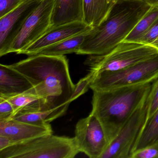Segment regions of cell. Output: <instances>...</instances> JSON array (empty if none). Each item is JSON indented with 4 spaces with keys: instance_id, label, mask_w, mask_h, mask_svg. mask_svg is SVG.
I'll list each match as a JSON object with an SVG mask.
<instances>
[{
    "instance_id": "6da1fadb",
    "label": "cell",
    "mask_w": 158,
    "mask_h": 158,
    "mask_svg": "<svg viewBox=\"0 0 158 158\" xmlns=\"http://www.w3.org/2000/svg\"><path fill=\"white\" fill-rule=\"evenodd\" d=\"M9 65L29 80L34 92L45 100L48 109L71 103L75 85L64 55L36 54Z\"/></svg>"
},
{
    "instance_id": "7a4b0ae2",
    "label": "cell",
    "mask_w": 158,
    "mask_h": 158,
    "mask_svg": "<svg viewBox=\"0 0 158 158\" xmlns=\"http://www.w3.org/2000/svg\"><path fill=\"white\" fill-rule=\"evenodd\" d=\"M151 7L142 0H117L107 20L89 31L76 54L99 56L110 52L124 40Z\"/></svg>"
},
{
    "instance_id": "3957f363",
    "label": "cell",
    "mask_w": 158,
    "mask_h": 158,
    "mask_svg": "<svg viewBox=\"0 0 158 158\" xmlns=\"http://www.w3.org/2000/svg\"><path fill=\"white\" fill-rule=\"evenodd\" d=\"M152 83L105 91H93L92 110L104 129L109 144L147 99Z\"/></svg>"
},
{
    "instance_id": "277c9868",
    "label": "cell",
    "mask_w": 158,
    "mask_h": 158,
    "mask_svg": "<svg viewBox=\"0 0 158 158\" xmlns=\"http://www.w3.org/2000/svg\"><path fill=\"white\" fill-rule=\"evenodd\" d=\"M79 152L74 137L51 134L0 150V158H73Z\"/></svg>"
},
{
    "instance_id": "5b68a950",
    "label": "cell",
    "mask_w": 158,
    "mask_h": 158,
    "mask_svg": "<svg viewBox=\"0 0 158 158\" xmlns=\"http://www.w3.org/2000/svg\"><path fill=\"white\" fill-rule=\"evenodd\" d=\"M157 54L158 48L152 45L122 41L106 54L89 56L85 63L90 67L89 72L94 77L99 73L118 71L148 60Z\"/></svg>"
},
{
    "instance_id": "8992f818",
    "label": "cell",
    "mask_w": 158,
    "mask_h": 158,
    "mask_svg": "<svg viewBox=\"0 0 158 158\" xmlns=\"http://www.w3.org/2000/svg\"><path fill=\"white\" fill-rule=\"evenodd\" d=\"M158 77V54L126 68L96 75L90 85L93 91H105L139 84L152 83Z\"/></svg>"
},
{
    "instance_id": "52a82bcc",
    "label": "cell",
    "mask_w": 158,
    "mask_h": 158,
    "mask_svg": "<svg viewBox=\"0 0 158 158\" xmlns=\"http://www.w3.org/2000/svg\"><path fill=\"white\" fill-rule=\"evenodd\" d=\"M54 0H42L26 20L10 45L8 54L25 49L50 28Z\"/></svg>"
},
{
    "instance_id": "ba28073f",
    "label": "cell",
    "mask_w": 158,
    "mask_h": 158,
    "mask_svg": "<svg viewBox=\"0 0 158 158\" xmlns=\"http://www.w3.org/2000/svg\"><path fill=\"white\" fill-rule=\"evenodd\" d=\"M148 108L147 98L109 144L100 158H131L133 148L146 123Z\"/></svg>"
},
{
    "instance_id": "9c48e42d",
    "label": "cell",
    "mask_w": 158,
    "mask_h": 158,
    "mask_svg": "<svg viewBox=\"0 0 158 158\" xmlns=\"http://www.w3.org/2000/svg\"><path fill=\"white\" fill-rule=\"evenodd\" d=\"M74 138L79 152L90 158H100L109 145L101 123L91 114L77 122Z\"/></svg>"
},
{
    "instance_id": "30bf717a",
    "label": "cell",
    "mask_w": 158,
    "mask_h": 158,
    "mask_svg": "<svg viewBox=\"0 0 158 158\" xmlns=\"http://www.w3.org/2000/svg\"><path fill=\"white\" fill-rule=\"evenodd\" d=\"M42 0H26L17 8L0 18V56L8 54L13 40L27 17Z\"/></svg>"
},
{
    "instance_id": "8fae6325",
    "label": "cell",
    "mask_w": 158,
    "mask_h": 158,
    "mask_svg": "<svg viewBox=\"0 0 158 158\" xmlns=\"http://www.w3.org/2000/svg\"><path fill=\"white\" fill-rule=\"evenodd\" d=\"M52 132L50 123L35 124L13 118L0 120V135L9 138L11 140V145L38 137L51 135Z\"/></svg>"
},
{
    "instance_id": "7c38bea8",
    "label": "cell",
    "mask_w": 158,
    "mask_h": 158,
    "mask_svg": "<svg viewBox=\"0 0 158 158\" xmlns=\"http://www.w3.org/2000/svg\"><path fill=\"white\" fill-rule=\"evenodd\" d=\"M93 27L84 22H74L50 28L40 38L18 54L30 56L42 49L78 34L89 31Z\"/></svg>"
},
{
    "instance_id": "4fadbf2b",
    "label": "cell",
    "mask_w": 158,
    "mask_h": 158,
    "mask_svg": "<svg viewBox=\"0 0 158 158\" xmlns=\"http://www.w3.org/2000/svg\"><path fill=\"white\" fill-rule=\"evenodd\" d=\"M74 22H84L83 0H54L50 28Z\"/></svg>"
},
{
    "instance_id": "5bb4252c",
    "label": "cell",
    "mask_w": 158,
    "mask_h": 158,
    "mask_svg": "<svg viewBox=\"0 0 158 158\" xmlns=\"http://www.w3.org/2000/svg\"><path fill=\"white\" fill-rule=\"evenodd\" d=\"M33 89V85L25 77L9 65L0 64V96L10 97Z\"/></svg>"
},
{
    "instance_id": "9a60e30c",
    "label": "cell",
    "mask_w": 158,
    "mask_h": 158,
    "mask_svg": "<svg viewBox=\"0 0 158 158\" xmlns=\"http://www.w3.org/2000/svg\"><path fill=\"white\" fill-rule=\"evenodd\" d=\"M117 0H83L84 22L96 27L109 17Z\"/></svg>"
},
{
    "instance_id": "2e32d148",
    "label": "cell",
    "mask_w": 158,
    "mask_h": 158,
    "mask_svg": "<svg viewBox=\"0 0 158 158\" xmlns=\"http://www.w3.org/2000/svg\"><path fill=\"white\" fill-rule=\"evenodd\" d=\"M71 103L67 102L55 108L42 109L34 111L20 113L12 118L35 124H49L55 119L63 115Z\"/></svg>"
},
{
    "instance_id": "e0dca14e",
    "label": "cell",
    "mask_w": 158,
    "mask_h": 158,
    "mask_svg": "<svg viewBox=\"0 0 158 158\" xmlns=\"http://www.w3.org/2000/svg\"><path fill=\"white\" fill-rule=\"evenodd\" d=\"M4 98H6L13 107V116L20 113L50 109L48 108L45 100L36 95L34 89L25 93Z\"/></svg>"
},
{
    "instance_id": "ac0fdd59",
    "label": "cell",
    "mask_w": 158,
    "mask_h": 158,
    "mask_svg": "<svg viewBox=\"0 0 158 158\" xmlns=\"http://www.w3.org/2000/svg\"><path fill=\"white\" fill-rule=\"evenodd\" d=\"M91 30L73 36L56 44L46 47L39 51L34 55L43 54L52 56H62L70 53H77L79 51L80 46L86 36Z\"/></svg>"
},
{
    "instance_id": "d6986e66",
    "label": "cell",
    "mask_w": 158,
    "mask_h": 158,
    "mask_svg": "<svg viewBox=\"0 0 158 158\" xmlns=\"http://www.w3.org/2000/svg\"><path fill=\"white\" fill-rule=\"evenodd\" d=\"M156 143H158V109L144 124L133 148L132 153Z\"/></svg>"
},
{
    "instance_id": "ffe728a7",
    "label": "cell",
    "mask_w": 158,
    "mask_h": 158,
    "mask_svg": "<svg viewBox=\"0 0 158 158\" xmlns=\"http://www.w3.org/2000/svg\"><path fill=\"white\" fill-rule=\"evenodd\" d=\"M158 19V7H152L123 41L137 42Z\"/></svg>"
},
{
    "instance_id": "44dd1931",
    "label": "cell",
    "mask_w": 158,
    "mask_h": 158,
    "mask_svg": "<svg viewBox=\"0 0 158 158\" xmlns=\"http://www.w3.org/2000/svg\"><path fill=\"white\" fill-rule=\"evenodd\" d=\"M148 104L146 121L153 115L158 109V77L152 83L150 91L148 97Z\"/></svg>"
},
{
    "instance_id": "7402d4cb",
    "label": "cell",
    "mask_w": 158,
    "mask_h": 158,
    "mask_svg": "<svg viewBox=\"0 0 158 158\" xmlns=\"http://www.w3.org/2000/svg\"><path fill=\"white\" fill-rule=\"evenodd\" d=\"M93 78V74L89 72L85 77L79 80L78 83L75 85L73 93L70 99V102L77 99L88 91L89 89L90 88V85Z\"/></svg>"
},
{
    "instance_id": "603a6c76",
    "label": "cell",
    "mask_w": 158,
    "mask_h": 158,
    "mask_svg": "<svg viewBox=\"0 0 158 158\" xmlns=\"http://www.w3.org/2000/svg\"><path fill=\"white\" fill-rule=\"evenodd\" d=\"M130 158H158V143L134 152Z\"/></svg>"
},
{
    "instance_id": "cb8c5ba5",
    "label": "cell",
    "mask_w": 158,
    "mask_h": 158,
    "mask_svg": "<svg viewBox=\"0 0 158 158\" xmlns=\"http://www.w3.org/2000/svg\"><path fill=\"white\" fill-rule=\"evenodd\" d=\"M14 114L11 103L4 97L0 96V120L10 119Z\"/></svg>"
},
{
    "instance_id": "d4e9b609",
    "label": "cell",
    "mask_w": 158,
    "mask_h": 158,
    "mask_svg": "<svg viewBox=\"0 0 158 158\" xmlns=\"http://www.w3.org/2000/svg\"><path fill=\"white\" fill-rule=\"evenodd\" d=\"M158 37V19L148 31L137 41V43L152 45Z\"/></svg>"
},
{
    "instance_id": "484cf974",
    "label": "cell",
    "mask_w": 158,
    "mask_h": 158,
    "mask_svg": "<svg viewBox=\"0 0 158 158\" xmlns=\"http://www.w3.org/2000/svg\"><path fill=\"white\" fill-rule=\"evenodd\" d=\"M25 0H0V18L17 8Z\"/></svg>"
},
{
    "instance_id": "4316f807",
    "label": "cell",
    "mask_w": 158,
    "mask_h": 158,
    "mask_svg": "<svg viewBox=\"0 0 158 158\" xmlns=\"http://www.w3.org/2000/svg\"><path fill=\"white\" fill-rule=\"evenodd\" d=\"M152 7H158V0H142Z\"/></svg>"
},
{
    "instance_id": "83f0119b",
    "label": "cell",
    "mask_w": 158,
    "mask_h": 158,
    "mask_svg": "<svg viewBox=\"0 0 158 158\" xmlns=\"http://www.w3.org/2000/svg\"><path fill=\"white\" fill-rule=\"evenodd\" d=\"M25 1H26V0H25Z\"/></svg>"
}]
</instances>
